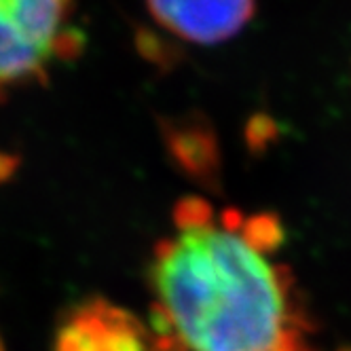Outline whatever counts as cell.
Listing matches in <instances>:
<instances>
[{"mask_svg": "<svg viewBox=\"0 0 351 351\" xmlns=\"http://www.w3.org/2000/svg\"><path fill=\"white\" fill-rule=\"evenodd\" d=\"M278 125H275V121L267 114H254L252 119H250L247 123V142L252 146H263L267 142H271L275 138V134H278Z\"/></svg>", "mask_w": 351, "mask_h": 351, "instance_id": "52a82bcc", "label": "cell"}, {"mask_svg": "<svg viewBox=\"0 0 351 351\" xmlns=\"http://www.w3.org/2000/svg\"><path fill=\"white\" fill-rule=\"evenodd\" d=\"M0 351H7V349H5V343H3V339H0Z\"/></svg>", "mask_w": 351, "mask_h": 351, "instance_id": "ba28073f", "label": "cell"}, {"mask_svg": "<svg viewBox=\"0 0 351 351\" xmlns=\"http://www.w3.org/2000/svg\"><path fill=\"white\" fill-rule=\"evenodd\" d=\"M165 30L197 45H216L235 36L250 21L256 0H146Z\"/></svg>", "mask_w": 351, "mask_h": 351, "instance_id": "277c9868", "label": "cell"}, {"mask_svg": "<svg viewBox=\"0 0 351 351\" xmlns=\"http://www.w3.org/2000/svg\"><path fill=\"white\" fill-rule=\"evenodd\" d=\"M53 351H186L161 326L146 328L128 309L104 298L77 305L56 332Z\"/></svg>", "mask_w": 351, "mask_h": 351, "instance_id": "3957f363", "label": "cell"}, {"mask_svg": "<svg viewBox=\"0 0 351 351\" xmlns=\"http://www.w3.org/2000/svg\"><path fill=\"white\" fill-rule=\"evenodd\" d=\"M161 134L169 157L189 178L204 186H216L220 176L218 140L204 114L161 119Z\"/></svg>", "mask_w": 351, "mask_h": 351, "instance_id": "5b68a950", "label": "cell"}, {"mask_svg": "<svg viewBox=\"0 0 351 351\" xmlns=\"http://www.w3.org/2000/svg\"><path fill=\"white\" fill-rule=\"evenodd\" d=\"M176 227L150 267L157 326L186 351H307L292 278L271 261L278 220L235 212L216 220L204 199L189 197Z\"/></svg>", "mask_w": 351, "mask_h": 351, "instance_id": "6da1fadb", "label": "cell"}, {"mask_svg": "<svg viewBox=\"0 0 351 351\" xmlns=\"http://www.w3.org/2000/svg\"><path fill=\"white\" fill-rule=\"evenodd\" d=\"M136 47L146 62L155 64L163 70L171 68L176 62H178V49H176V45L161 38L155 30H150V28L142 26L136 30Z\"/></svg>", "mask_w": 351, "mask_h": 351, "instance_id": "8992f818", "label": "cell"}, {"mask_svg": "<svg viewBox=\"0 0 351 351\" xmlns=\"http://www.w3.org/2000/svg\"><path fill=\"white\" fill-rule=\"evenodd\" d=\"M72 0H0V97L40 81L51 60H74L85 45L66 26Z\"/></svg>", "mask_w": 351, "mask_h": 351, "instance_id": "7a4b0ae2", "label": "cell"}, {"mask_svg": "<svg viewBox=\"0 0 351 351\" xmlns=\"http://www.w3.org/2000/svg\"><path fill=\"white\" fill-rule=\"evenodd\" d=\"M341 351H351V347H347V349H341Z\"/></svg>", "mask_w": 351, "mask_h": 351, "instance_id": "9c48e42d", "label": "cell"}]
</instances>
